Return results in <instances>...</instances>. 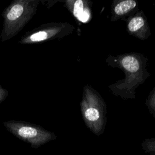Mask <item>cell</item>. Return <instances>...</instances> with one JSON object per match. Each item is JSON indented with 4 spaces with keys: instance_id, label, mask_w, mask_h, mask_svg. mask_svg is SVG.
Listing matches in <instances>:
<instances>
[{
    "instance_id": "5b68a950",
    "label": "cell",
    "mask_w": 155,
    "mask_h": 155,
    "mask_svg": "<svg viewBox=\"0 0 155 155\" xmlns=\"http://www.w3.org/2000/svg\"><path fill=\"white\" fill-rule=\"evenodd\" d=\"M143 150L149 155H155V139H147L142 143Z\"/></svg>"
},
{
    "instance_id": "30bf717a",
    "label": "cell",
    "mask_w": 155,
    "mask_h": 155,
    "mask_svg": "<svg viewBox=\"0 0 155 155\" xmlns=\"http://www.w3.org/2000/svg\"><path fill=\"white\" fill-rule=\"evenodd\" d=\"M88 18H89V14H88V12L85 11V12H83L82 15H81V16L80 17L79 20L82 21V22H86L88 20Z\"/></svg>"
},
{
    "instance_id": "3957f363",
    "label": "cell",
    "mask_w": 155,
    "mask_h": 155,
    "mask_svg": "<svg viewBox=\"0 0 155 155\" xmlns=\"http://www.w3.org/2000/svg\"><path fill=\"white\" fill-rule=\"evenodd\" d=\"M136 2L133 0H126L119 3L114 8V12L117 15H122L135 7Z\"/></svg>"
},
{
    "instance_id": "6da1fadb",
    "label": "cell",
    "mask_w": 155,
    "mask_h": 155,
    "mask_svg": "<svg viewBox=\"0 0 155 155\" xmlns=\"http://www.w3.org/2000/svg\"><path fill=\"white\" fill-rule=\"evenodd\" d=\"M39 2V0H15L4 10L2 42L10 39L23 29L36 14Z\"/></svg>"
},
{
    "instance_id": "ba28073f",
    "label": "cell",
    "mask_w": 155,
    "mask_h": 155,
    "mask_svg": "<svg viewBox=\"0 0 155 155\" xmlns=\"http://www.w3.org/2000/svg\"><path fill=\"white\" fill-rule=\"evenodd\" d=\"M84 12L83 10V2L81 0H78L75 2L74 5V15L79 19L80 17Z\"/></svg>"
},
{
    "instance_id": "7a4b0ae2",
    "label": "cell",
    "mask_w": 155,
    "mask_h": 155,
    "mask_svg": "<svg viewBox=\"0 0 155 155\" xmlns=\"http://www.w3.org/2000/svg\"><path fill=\"white\" fill-rule=\"evenodd\" d=\"M3 124L13 136L28 143L33 148H38L56 137L53 133L27 122L12 120L5 121Z\"/></svg>"
},
{
    "instance_id": "52a82bcc",
    "label": "cell",
    "mask_w": 155,
    "mask_h": 155,
    "mask_svg": "<svg viewBox=\"0 0 155 155\" xmlns=\"http://www.w3.org/2000/svg\"><path fill=\"white\" fill-rule=\"evenodd\" d=\"M85 116L89 121L94 122L99 118V113L97 109L94 108H89L85 111Z\"/></svg>"
},
{
    "instance_id": "9c48e42d",
    "label": "cell",
    "mask_w": 155,
    "mask_h": 155,
    "mask_svg": "<svg viewBox=\"0 0 155 155\" xmlns=\"http://www.w3.org/2000/svg\"><path fill=\"white\" fill-rule=\"evenodd\" d=\"M8 91L3 88L0 85V103L3 102L8 96Z\"/></svg>"
},
{
    "instance_id": "8992f818",
    "label": "cell",
    "mask_w": 155,
    "mask_h": 155,
    "mask_svg": "<svg viewBox=\"0 0 155 155\" xmlns=\"http://www.w3.org/2000/svg\"><path fill=\"white\" fill-rule=\"evenodd\" d=\"M144 24V21L142 17L133 18L128 23V29L131 31H135L141 28Z\"/></svg>"
},
{
    "instance_id": "277c9868",
    "label": "cell",
    "mask_w": 155,
    "mask_h": 155,
    "mask_svg": "<svg viewBox=\"0 0 155 155\" xmlns=\"http://www.w3.org/2000/svg\"><path fill=\"white\" fill-rule=\"evenodd\" d=\"M124 67L130 72H136L139 70V64L138 61L132 56H127L122 59Z\"/></svg>"
}]
</instances>
